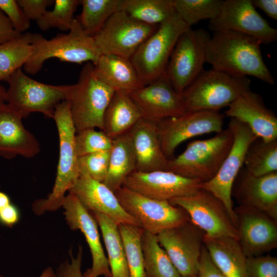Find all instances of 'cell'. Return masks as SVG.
Instances as JSON below:
<instances>
[{"mask_svg": "<svg viewBox=\"0 0 277 277\" xmlns=\"http://www.w3.org/2000/svg\"><path fill=\"white\" fill-rule=\"evenodd\" d=\"M244 168L255 176L277 171V139L266 142L257 138L249 146L244 159Z\"/></svg>", "mask_w": 277, "mask_h": 277, "instance_id": "cell-34", "label": "cell"}, {"mask_svg": "<svg viewBox=\"0 0 277 277\" xmlns=\"http://www.w3.org/2000/svg\"><path fill=\"white\" fill-rule=\"evenodd\" d=\"M32 34L26 32L0 44V82H8L11 76L22 69L33 55Z\"/></svg>", "mask_w": 277, "mask_h": 277, "instance_id": "cell-31", "label": "cell"}, {"mask_svg": "<svg viewBox=\"0 0 277 277\" xmlns=\"http://www.w3.org/2000/svg\"><path fill=\"white\" fill-rule=\"evenodd\" d=\"M204 232L190 220L157 234L181 277H197Z\"/></svg>", "mask_w": 277, "mask_h": 277, "instance_id": "cell-15", "label": "cell"}, {"mask_svg": "<svg viewBox=\"0 0 277 277\" xmlns=\"http://www.w3.org/2000/svg\"><path fill=\"white\" fill-rule=\"evenodd\" d=\"M11 203L9 197L5 193L0 190V210Z\"/></svg>", "mask_w": 277, "mask_h": 277, "instance_id": "cell-49", "label": "cell"}, {"mask_svg": "<svg viewBox=\"0 0 277 277\" xmlns=\"http://www.w3.org/2000/svg\"><path fill=\"white\" fill-rule=\"evenodd\" d=\"M141 244L146 277H181L157 235L143 230Z\"/></svg>", "mask_w": 277, "mask_h": 277, "instance_id": "cell-32", "label": "cell"}, {"mask_svg": "<svg viewBox=\"0 0 277 277\" xmlns=\"http://www.w3.org/2000/svg\"><path fill=\"white\" fill-rule=\"evenodd\" d=\"M129 95L138 108L142 118L155 123L186 113L180 95L165 74Z\"/></svg>", "mask_w": 277, "mask_h": 277, "instance_id": "cell-20", "label": "cell"}, {"mask_svg": "<svg viewBox=\"0 0 277 277\" xmlns=\"http://www.w3.org/2000/svg\"><path fill=\"white\" fill-rule=\"evenodd\" d=\"M189 28L175 13L138 47L130 61L144 86L165 74L179 37Z\"/></svg>", "mask_w": 277, "mask_h": 277, "instance_id": "cell-8", "label": "cell"}, {"mask_svg": "<svg viewBox=\"0 0 277 277\" xmlns=\"http://www.w3.org/2000/svg\"><path fill=\"white\" fill-rule=\"evenodd\" d=\"M210 37L203 29L193 30L191 27L179 37L165 73L179 95L204 70Z\"/></svg>", "mask_w": 277, "mask_h": 277, "instance_id": "cell-10", "label": "cell"}, {"mask_svg": "<svg viewBox=\"0 0 277 277\" xmlns=\"http://www.w3.org/2000/svg\"><path fill=\"white\" fill-rule=\"evenodd\" d=\"M90 213L102 232L111 277H129L126 253L118 225L102 214Z\"/></svg>", "mask_w": 277, "mask_h": 277, "instance_id": "cell-30", "label": "cell"}, {"mask_svg": "<svg viewBox=\"0 0 277 277\" xmlns=\"http://www.w3.org/2000/svg\"><path fill=\"white\" fill-rule=\"evenodd\" d=\"M22 118L7 104L0 107V156L5 159L32 158L40 152L39 142L25 127Z\"/></svg>", "mask_w": 277, "mask_h": 277, "instance_id": "cell-23", "label": "cell"}, {"mask_svg": "<svg viewBox=\"0 0 277 277\" xmlns=\"http://www.w3.org/2000/svg\"><path fill=\"white\" fill-rule=\"evenodd\" d=\"M112 140L105 133L95 128L84 129L76 133L75 147L78 157L90 153L111 149Z\"/></svg>", "mask_w": 277, "mask_h": 277, "instance_id": "cell-39", "label": "cell"}, {"mask_svg": "<svg viewBox=\"0 0 277 277\" xmlns=\"http://www.w3.org/2000/svg\"><path fill=\"white\" fill-rule=\"evenodd\" d=\"M124 247L129 277H146L141 248L143 229L128 224L118 225Z\"/></svg>", "mask_w": 277, "mask_h": 277, "instance_id": "cell-36", "label": "cell"}, {"mask_svg": "<svg viewBox=\"0 0 277 277\" xmlns=\"http://www.w3.org/2000/svg\"><path fill=\"white\" fill-rule=\"evenodd\" d=\"M258 39L230 30L214 31L206 50V63L229 75H250L270 85L274 80L262 56Z\"/></svg>", "mask_w": 277, "mask_h": 277, "instance_id": "cell-1", "label": "cell"}, {"mask_svg": "<svg viewBox=\"0 0 277 277\" xmlns=\"http://www.w3.org/2000/svg\"><path fill=\"white\" fill-rule=\"evenodd\" d=\"M7 89L1 84L0 82V107L6 104Z\"/></svg>", "mask_w": 277, "mask_h": 277, "instance_id": "cell-50", "label": "cell"}, {"mask_svg": "<svg viewBox=\"0 0 277 277\" xmlns=\"http://www.w3.org/2000/svg\"><path fill=\"white\" fill-rule=\"evenodd\" d=\"M21 33L17 32L12 24L0 9V44L13 39Z\"/></svg>", "mask_w": 277, "mask_h": 277, "instance_id": "cell-46", "label": "cell"}, {"mask_svg": "<svg viewBox=\"0 0 277 277\" xmlns=\"http://www.w3.org/2000/svg\"><path fill=\"white\" fill-rule=\"evenodd\" d=\"M19 212L12 203L0 210V222L7 226L12 227L18 221Z\"/></svg>", "mask_w": 277, "mask_h": 277, "instance_id": "cell-47", "label": "cell"}, {"mask_svg": "<svg viewBox=\"0 0 277 277\" xmlns=\"http://www.w3.org/2000/svg\"><path fill=\"white\" fill-rule=\"evenodd\" d=\"M235 197L240 206L254 209L277 220V171L255 176L245 168Z\"/></svg>", "mask_w": 277, "mask_h": 277, "instance_id": "cell-24", "label": "cell"}, {"mask_svg": "<svg viewBox=\"0 0 277 277\" xmlns=\"http://www.w3.org/2000/svg\"><path fill=\"white\" fill-rule=\"evenodd\" d=\"M222 3V0H173L175 12L189 27L202 20L215 19Z\"/></svg>", "mask_w": 277, "mask_h": 277, "instance_id": "cell-37", "label": "cell"}, {"mask_svg": "<svg viewBox=\"0 0 277 277\" xmlns=\"http://www.w3.org/2000/svg\"><path fill=\"white\" fill-rule=\"evenodd\" d=\"M234 210L239 241L247 258L261 255L277 247L276 221L247 207L240 206Z\"/></svg>", "mask_w": 277, "mask_h": 277, "instance_id": "cell-19", "label": "cell"}, {"mask_svg": "<svg viewBox=\"0 0 277 277\" xmlns=\"http://www.w3.org/2000/svg\"><path fill=\"white\" fill-rule=\"evenodd\" d=\"M202 183L168 171H134L125 180L123 186L148 197L168 201L196 194L201 189Z\"/></svg>", "mask_w": 277, "mask_h": 277, "instance_id": "cell-17", "label": "cell"}, {"mask_svg": "<svg viewBox=\"0 0 277 277\" xmlns=\"http://www.w3.org/2000/svg\"><path fill=\"white\" fill-rule=\"evenodd\" d=\"M70 261L67 259L57 267L55 272L56 277H84L82 272L83 247L79 246L78 252L74 257L69 251Z\"/></svg>", "mask_w": 277, "mask_h": 277, "instance_id": "cell-43", "label": "cell"}, {"mask_svg": "<svg viewBox=\"0 0 277 277\" xmlns=\"http://www.w3.org/2000/svg\"><path fill=\"white\" fill-rule=\"evenodd\" d=\"M0 277L4 276L0 275ZM39 277H56V276L53 269L49 267L43 270Z\"/></svg>", "mask_w": 277, "mask_h": 277, "instance_id": "cell-51", "label": "cell"}, {"mask_svg": "<svg viewBox=\"0 0 277 277\" xmlns=\"http://www.w3.org/2000/svg\"><path fill=\"white\" fill-rule=\"evenodd\" d=\"M136 160L128 131L112 140L107 174L103 183L114 192L135 171Z\"/></svg>", "mask_w": 277, "mask_h": 277, "instance_id": "cell-29", "label": "cell"}, {"mask_svg": "<svg viewBox=\"0 0 277 277\" xmlns=\"http://www.w3.org/2000/svg\"><path fill=\"white\" fill-rule=\"evenodd\" d=\"M142 118L129 94L115 91L104 113L103 131L113 140L127 132Z\"/></svg>", "mask_w": 277, "mask_h": 277, "instance_id": "cell-28", "label": "cell"}, {"mask_svg": "<svg viewBox=\"0 0 277 277\" xmlns=\"http://www.w3.org/2000/svg\"><path fill=\"white\" fill-rule=\"evenodd\" d=\"M159 25L142 23L119 9L93 38L102 54H113L130 60Z\"/></svg>", "mask_w": 277, "mask_h": 277, "instance_id": "cell-12", "label": "cell"}, {"mask_svg": "<svg viewBox=\"0 0 277 277\" xmlns=\"http://www.w3.org/2000/svg\"><path fill=\"white\" fill-rule=\"evenodd\" d=\"M247 277H277V258L271 255L247 258Z\"/></svg>", "mask_w": 277, "mask_h": 277, "instance_id": "cell-41", "label": "cell"}, {"mask_svg": "<svg viewBox=\"0 0 277 277\" xmlns=\"http://www.w3.org/2000/svg\"><path fill=\"white\" fill-rule=\"evenodd\" d=\"M225 115L245 124L258 137L266 142L277 139V117L263 97L249 90L229 106Z\"/></svg>", "mask_w": 277, "mask_h": 277, "instance_id": "cell-22", "label": "cell"}, {"mask_svg": "<svg viewBox=\"0 0 277 277\" xmlns=\"http://www.w3.org/2000/svg\"><path fill=\"white\" fill-rule=\"evenodd\" d=\"M183 208L191 221L209 236H227L239 240L238 228L232 223L224 205L210 192L201 189L196 194L168 201Z\"/></svg>", "mask_w": 277, "mask_h": 277, "instance_id": "cell-13", "label": "cell"}, {"mask_svg": "<svg viewBox=\"0 0 277 277\" xmlns=\"http://www.w3.org/2000/svg\"><path fill=\"white\" fill-rule=\"evenodd\" d=\"M69 192L73 193L89 212L102 214L117 225L128 224L141 227L139 222L123 209L114 192L102 182L80 174Z\"/></svg>", "mask_w": 277, "mask_h": 277, "instance_id": "cell-21", "label": "cell"}, {"mask_svg": "<svg viewBox=\"0 0 277 277\" xmlns=\"http://www.w3.org/2000/svg\"><path fill=\"white\" fill-rule=\"evenodd\" d=\"M119 9L149 25H160L176 13L173 0H121Z\"/></svg>", "mask_w": 277, "mask_h": 277, "instance_id": "cell-33", "label": "cell"}, {"mask_svg": "<svg viewBox=\"0 0 277 277\" xmlns=\"http://www.w3.org/2000/svg\"><path fill=\"white\" fill-rule=\"evenodd\" d=\"M32 44L34 53L23 66L24 71L31 75L37 73L50 58L77 64L88 62L94 65L102 55L93 37L84 32L76 18L67 33L57 34L50 39L41 34L32 33Z\"/></svg>", "mask_w": 277, "mask_h": 277, "instance_id": "cell-3", "label": "cell"}, {"mask_svg": "<svg viewBox=\"0 0 277 277\" xmlns=\"http://www.w3.org/2000/svg\"><path fill=\"white\" fill-rule=\"evenodd\" d=\"M110 150L96 152L78 157L80 174L87 175L103 183L106 179L109 166Z\"/></svg>", "mask_w": 277, "mask_h": 277, "instance_id": "cell-40", "label": "cell"}, {"mask_svg": "<svg viewBox=\"0 0 277 277\" xmlns=\"http://www.w3.org/2000/svg\"><path fill=\"white\" fill-rule=\"evenodd\" d=\"M208 28L213 32L225 29L242 33L263 44L277 39V30L256 11L251 0L223 1L220 14L209 21Z\"/></svg>", "mask_w": 277, "mask_h": 277, "instance_id": "cell-16", "label": "cell"}, {"mask_svg": "<svg viewBox=\"0 0 277 277\" xmlns=\"http://www.w3.org/2000/svg\"><path fill=\"white\" fill-rule=\"evenodd\" d=\"M128 132L135 157V171H167L168 159L161 148L157 123L142 118Z\"/></svg>", "mask_w": 277, "mask_h": 277, "instance_id": "cell-25", "label": "cell"}, {"mask_svg": "<svg viewBox=\"0 0 277 277\" xmlns=\"http://www.w3.org/2000/svg\"><path fill=\"white\" fill-rule=\"evenodd\" d=\"M197 277H226L212 262L204 245L199 261Z\"/></svg>", "mask_w": 277, "mask_h": 277, "instance_id": "cell-45", "label": "cell"}, {"mask_svg": "<svg viewBox=\"0 0 277 277\" xmlns=\"http://www.w3.org/2000/svg\"><path fill=\"white\" fill-rule=\"evenodd\" d=\"M53 119L59 137V159L56 175L51 192L47 198L35 201L32 205L35 213L54 211L62 207L65 193L75 184L80 177L74 138L75 130L71 118L68 100L59 103Z\"/></svg>", "mask_w": 277, "mask_h": 277, "instance_id": "cell-2", "label": "cell"}, {"mask_svg": "<svg viewBox=\"0 0 277 277\" xmlns=\"http://www.w3.org/2000/svg\"><path fill=\"white\" fill-rule=\"evenodd\" d=\"M114 193L123 209L139 222L144 230L154 234L190 220L185 210L168 201L148 197L123 186Z\"/></svg>", "mask_w": 277, "mask_h": 277, "instance_id": "cell-11", "label": "cell"}, {"mask_svg": "<svg viewBox=\"0 0 277 277\" xmlns=\"http://www.w3.org/2000/svg\"><path fill=\"white\" fill-rule=\"evenodd\" d=\"M26 17L29 21L41 18L47 11V8L54 3L55 0H17Z\"/></svg>", "mask_w": 277, "mask_h": 277, "instance_id": "cell-44", "label": "cell"}, {"mask_svg": "<svg viewBox=\"0 0 277 277\" xmlns=\"http://www.w3.org/2000/svg\"><path fill=\"white\" fill-rule=\"evenodd\" d=\"M247 76H234L214 69L203 72L180 95L186 112L219 110L250 90Z\"/></svg>", "mask_w": 277, "mask_h": 277, "instance_id": "cell-4", "label": "cell"}, {"mask_svg": "<svg viewBox=\"0 0 277 277\" xmlns=\"http://www.w3.org/2000/svg\"><path fill=\"white\" fill-rule=\"evenodd\" d=\"M233 133L229 127L210 138L188 143L184 151L168 160L167 171L205 183L213 179L232 147Z\"/></svg>", "mask_w": 277, "mask_h": 277, "instance_id": "cell-5", "label": "cell"}, {"mask_svg": "<svg viewBox=\"0 0 277 277\" xmlns=\"http://www.w3.org/2000/svg\"><path fill=\"white\" fill-rule=\"evenodd\" d=\"M228 127L232 130L234 140L230 151L215 176L202 183L201 188L217 197L224 205L232 223L238 228L237 217L232 207L233 185L243 168L247 150L258 137L244 123L230 118Z\"/></svg>", "mask_w": 277, "mask_h": 277, "instance_id": "cell-9", "label": "cell"}, {"mask_svg": "<svg viewBox=\"0 0 277 277\" xmlns=\"http://www.w3.org/2000/svg\"><path fill=\"white\" fill-rule=\"evenodd\" d=\"M80 4V0H55L53 9L36 21L38 27L43 31L56 28L69 31L74 18L73 14Z\"/></svg>", "mask_w": 277, "mask_h": 277, "instance_id": "cell-38", "label": "cell"}, {"mask_svg": "<svg viewBox=\"0 0 277 277\" xmlns=\"http://www.w3.org/2000/svg\"><path fill=\"white\" fill-rule=\"evenodd\" d=\"M114 91L95 76L92 63L83 66L68 98L76 133L88 128L103 131L104 113Z\"/></svg>", "mask_w": 277, "mask_h": 277, "instance_id": "cell-6", "label": "cell"}, {"mask_svg": "<svg viewBox=\"0 0 277 277\" xmlns=\"http://www.w3.org/2000/svg\"><path fill=\"white\" fill-rule=\"evenodd\" d=\"M7 83L6 104L23 118L33 112L53 118L57 105L68 100L73 86L41 83L27 76L22 68L16 71Z\"/></svg>", "mask_w": 277, "mask_h": 277, "instance_id": "cell-7", "label": "cell"}, {"mask_svg": "<svg viewBox=\"0 0 277 277\" xmlns=\"http://www.w3.org/2000/svg\"><path fill=\"white\" fill-rule=\"evenodd\" d=\"M0 9L12 24L14 29L19 33L26 32L30 27V21L16 0H0Z\"/></svg>", "mask_w": 277, "mask_h": 277, "instance_id": "cell-42", "label": "cell"}, {"mask_svg": "<svg viewBox=\"0 0 277 277\" xmlns=\"http://www.w3.org/2000/svg\"><path fill=\"white\" fill-rule=\"evenodd\" d=\"M225 115L214 111L188 112L177 117L157 123L159 138L163 152L168 159L175 149L187 139L223 130Z\"/></svg>", "mask_w": 277, "mask_h": 277, "instance_id": "cell-14", "label": "cell"}, {"mask_svg": "<svg viewBox=\"0 0 277 277\" xmlns=\"http://www.w3.org/2000/svg\"><path fill=\"white\" fill-rule=\"evenodd\" d=\"M254 7L262 10L269 17L277 19L276 0H251Z\"/></svg>", "mask_w": 277, "mask_h": 277, "instance_id": "cell-48", "label": "cell"}, {"mask_svg": "<svg viewBox=\"0 0 277 277\" xmlns=\"http://www.w3.org/2000/svg\"><path fill=\"white\" fill-rule=\"evenodd\" d=\"M62 207L68 226L72 230H79L83 233L90 250L92 266L83 273L84 277H111L95 219L70 192L65 196Z\"/></svg>", "mask_w": 277, "mask_h": 277, "instance_id": "cell-18", "label": "cell"}, {"mask_svg": "<svg viewBox=\"0 0 277 277\" xmlns=\"http://www.w3.org/2000/svg\"><path fill=\"white\" fill-rule=\"evenodd\" d=\"M80 2L82 11L76 18L84 32L93 37L119 10L121 0H80Z\"/></svg>", "mask_w": 277, "mask_h": 277, "instance_id": "cell-35", "label": "cell"}, {"mask_svg": "<svg viewBox=\"0 0 277 277\" xmlns=\"http://www.w3.org/2000/svg\"><path fill=\"white\" fill-rule=\"evenodd\" d=\"M203 244L212 262L226 277H247V258L238 240L204 234Z\"/></svg>", "mask_w": 277, "mask_h": 277, "instance_id": "cell-26", "label": "cell"}, {"mask_svg": "<svg viewBox=\"0 0 277 277\" xmlns=\"http://www.w3.org/2000/svg\"><path fill=\"white\" fill-rule=\"evenodd\" d=\"M95 76L114 91L128 93L144 86L130 60L113 54H102L94 65Z\"/></svg>", "mask_w": 277, "mask_h": 277, "instance_id": "cell-27", "label": "cell"}]
</instances>
